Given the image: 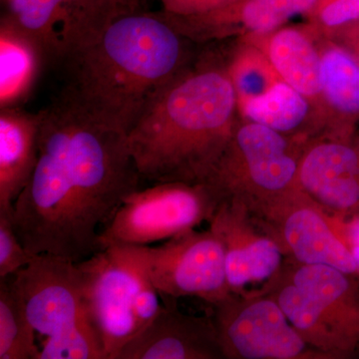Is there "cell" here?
I'll return each instance as SVG.
<instances>
[{"label":"cell","instance_id":"obj_1","mask_svg":"<svg viewBox=\"0 0 359 359\" xmlns=\"http://www.w3.org/2000/svg\"><path fill=\"white\" fill-rule=\"evenodd\" d=\"M40 116L39 159L14 203V230L32 254L79 263L101 250L99 226L138 190L140 175L127 134L63 92Z\"/></svg>","mask_w":359,"mask_h":359},{"label":"cell","instance_id":"obj_2","mask_svg":"<svg viewBox=\"0 0 359 359\" xmlns=\"http://www.w3.org/2000/svg\"><path fill=\"white\" fill-rule=\"evenodd\" d=\"M238 119L226 65L205 58L186 66L149 101L127 134L140 178L205 185Z\"/></svg>","mask_w":359,"mask_h":359},{"label":"cell","instance_id":"obj_3","mask_svg":"<svg viewBox=\"0 0 359 359\" xmlns=\"http://www.w3.org/2000/svg\"><path fill=\"white\" fill-rule=\"evenodd\" d=\"M164 13H123L65 63L63 93L99 121L128 134L149 101L188 62L186 42Z\"/></svg>","mask_w":359,"mask_h":359},{"label":"cell","instance_id":"obj_4","mask_svg":"<svg viewBox=\"0 0 359 359\" xmlns=\"http://www.w3.org/2000/svg\"><path fill=\"white\" fill-rule=\"evenodd\" d=\"M306 141L240 118L205 186L219 201L238 200L255 211L301 189L299 165Z\"/></svg>","mask_w":359,"mask_h":359},{"label":"cell","instance_id":"obj_5","mask_svg":"<svg viewBox=\"0 0 359 359\" xmlns=\"http://www.w3.org/2000/svg\"><path fill=\"white\" fill-rule=\"evenodd\" d=\"M218 196L205 185L156 183L125 198L99 233L101 250L165 242L209 222Z\"/></svg>","mask_w":359,"mask_h":359},{"label":"cell","instance_id":"obj_6","mask_svg":"<svg viewBox=\"0 0 359 359\" xmlns=\"http://www.w3.org/2000/svg\"><path fill=\"white\" fill-rule=\"evenodd\" d=\"M125 248L160 295L195 297L215 306L231 294L223 245L210 229H193L156 247Z\"/></svg>","mask_w":359,"mask_h":359},{"label":"cell","instance_id":"obj_7","mask_svg":"<svg viewBox=\"0 0 359 359\" xmlns=\"http://www.w3.org/2000/svg\"><path fill=\"white\" fill-rule=\"evenodd\" d=\"M212 306L224 358L330 359L304 341L271 295L231 292Z\"/></svg>","mask_w":359,"mask_h":359},{"label":"cell","instance_id":"obj_8","mask_svg":"<svg viewBox=\"0 0 359 359\" xmlns=\"http://www.w3.org/2000/svg\"><path fill=\"white\" fill-rule=\"evenodd\" d=\"M4 20L39 48L42 58L65 65L98 39L120 14L118 0H4Z\"/></svg>","mask_w":359,"mask_h":359},{"label":"cell","instance_id":"obj_9","mask_svg":"<svg viewBox=\"0 0 359 359\" xmlns=\"http://www.w3.org/2000/svg\"><path fill=\"white\" fill-rule=\"evenodd\" d=\"M85 299L92 325L102 339L108 359L140 332L136 304L148 280L125 247H111L79 262Z\"/></svg>","mask_w":359,"mask_h":359},{"label":"cell","instance_id":"obj_10","mask_svg":"<svg viewBox=\"0 0 359 359\" xmlns=\"http://www.w3.org/2000/svg\"><path fill=\"white\" fill-rule=\"evenodd\" d=\"M250 212L287 259L327 264L356 276L353 257L335 231L332 217L302 189Z\"/></svg>","mask_w":359,"mask_h":359},{"label":"cell","instance_id":"obj_11","mask_svg":"<svg viewBox=\"0 0 359 359\" xmlns=\"http://www.w3.org/2000/svg\"><path fill=\"white\" fill-rule=\"evenodd\" d=\"M8 283L30 325L46 339L90 320L83 271L78 263L36 255Z\"/></svg>","mask_w":359,"mask_h":359},{"label":"cell","instance_id":"obj_12","mask_svg":"<svg viewBox=\"0 0 359 359\" xmlns=\"http://www.w3.org/2000/svg\"><path fill=\"white\" fill-rule=\"evenodd\" d=\"M208 223L223 245L226 280L233 294H242L252 283H266L282 268V250L244 203L219 201Z\"/></svg>","mask_w":359,"mask_h":359},{"label":"cell","instance_id":"obj_13","mask_svg":"<svg viewBox=\"0 0 359 359\" xmlns=\"http://www.w3.org/2000/svg\"><path fill=\"white\" fill-rule=\"evenodd\" d=\"M299 185L332 216L358 215L359 130L353 138L323 135L306 141Z\"/></svg>","mask_w":359,"mask_h":359},{"label":"cell","instance_id":"obj_14","mask_svg":"<svg viewBox=\"0 0 359 359\" xmlns=\"http://www.w3.org/2000/svg\"><path fill=\"white\" fill-rule=\"evenodd\" d=\"M169 301L116 359H223L214 318L182 313Z\"/></svg>","mask_w":359,"mask_h":359},{"label":"cell","instance_id":"obj_15","mask_svg":"<svg viewBox=\"0 0 359 359\" xmlns=\"http://www.w3.org/2000/svg\"><path fill=\"white\" fill-rule=\"evenodd\" d=\"M164 14L182 36L196 42L266 34L294 16L290 0H237L200 15Z\"/></svg>","mask_w":359,"mask_h":359},{"label":"cell","instance_id":"obj_16","mask_svg":"<svg viewBox=\"0 0 359 359\" xmlns=\"http://www.w3.org/2000/svg\"><path fill=\"white\" fill-rule=\"evenodd\" d=\"M316 39L318 32L306 22L282 26L266 34L250 35L240 40L263 52L283 81L308 99L316 110L323 134L320 120L321 58Z\"/></svg>","mask_w":359,"mask_h":359},{"label":"cell","instance_id":"obj_17","mask_svg":"<svg viewBox=\"0 0 359 359\" xmlns=\"http://www.w3.org/2000/svg\"><path fill=\"white\" fill-rule=\"evenodd\" d=\"M316 40L321 58V136L353 138L359 130V63L334 40L318 32Z\"/></svg>","mask_w":359,"mask_h":359},{"label":"cell","instance_id":"obj_18","mask_svg":"<svg viewBox=\"0 0 359 359\" xmlns=\"http://www.w3.org/2000/svg\"><path fill=\"white\" fill-rule=\"evenodd\" d=\"M257 290L278 302L292 327L309 346L330 359L358 355V344L347 337L311 297L292 283L283 268Z\"/></svg>","mask_w":359,"mask_h":359},{"label":"cell","instance_id":"obj_19","mask_svg":"<svg viewBox=\"0 0 359 359\" xmlns=\"http://www.w3.org/2000/svg\"><path fill=\"white\" fill-rule=\"evenodd\" d=\"M40 112L18 107L0 112V211L13 212L36 166L39 152Z\"/></svg>","mask_w":359,"mask_h":359},{"label":"cell","instance_id":"obj_20","mask_svg":"<svg viewBox=\"0 0 359 359\" xmlns=\"http://www.w3.org/2000/svg\"><path fill=\"white\" fill-rule=\"evenodd\" d=\"M292 283L306 292L359 346V278L327 264L287 259L282 266Z\"/></svg>","mask_w":359,"mask_h":359},{"label":"cell","instance_id":"obj_21","mask_svg":"<svg viewBox=\"0 0 359 359\" xmlns=\"http://www.w3.org/2000/svg\"><path fill=\"white\" fill-rule=\"evenodd\" d=\"M238 110L241 119L264 125L287 136L309 140L321 135L313 106L283 81L264 95L241 104Z\"/></svg>","mask_w":359,"mask_h":359},{"label":"cell","instance_id":"obj_22","mask_svg":"<svg viewBox=\"0 0 359 359\" xmlns=\"http://www.w3.org/2000/svg\"><path fill=\"white\" fill-rule=\"evenodd\" d=\"M41 53L32 40L1 18L0 26V105L16 107L36 77Z\"/></svg>","mask_w":359,"mask_h":359},{"label":"cell","instance_id":"obj_23","mask_svg":"<svg viewBox=\"0 0 359 359\" xmlns=\"http://www.w3.org/2000/svg\"><path fill=\"white\" fill-rule=\"evenodd\" d=\"M226 65L238 106L264 95L283 82L266 55L254 45L241 41Z\"/></svg>","mask_w":359,"mask_h":359},{"label":"cell","instance_id":"obj_24","mask_svg":"<svg viewBox=\"0 0 359 359\" xmlns=\"http://www.w3.org/2000/svg\"><path fill=\"white\" fill-rule=\"evenodd\" d=\"M9 283H0V359H39L40 348Z\"/></svg>","mask_w":359,"mask_h":359},{"label":"cell","instance_id":"obj_25","mask_svg":"<svg viewBox=\"0 0 359 359\" xmlns=\"http://www.w3.org/2000/svg\"><path fill=\"white\" fill-rule=\"evenodd\" d=\"M39 359H108V355L95 327L87 320L63 334L47 337Z\"/></svg>","mask_w":359,"mask_h":359},{"label":"cell","instance_id":"obj_26","mask_svg":"<svg viewBox=\"0 0 359 359\" xmlns=\"http://www.w3.org/2000/svg\"><path fill=\"white\" fill-rule=\"evenodd\" d=\"M304 18L320 34L327 35L359 20V0H318Z\"/></svg>","mask_w":359,"mask_h":359},{"label":"cell","instance_id":"obj_27","mask_svg":"<svg viewBox=\"0 0 359 359\" xmlns=\"http://www.w3.org/2000/svg\"><path fill=\"white\" fill-rule=\"evenodd\" d=\"M35 256L20 242L14 230L11 212L0 211V280L13 276Z\"/></svg>","mask_w":359,"mask_h":359},{"label":"cell","instance_id":"obj_28","mask_svg":"<svg viewBox=\"0 0 359 359\" xmlns=\"http://www.w3.org/2000/svg\"><path fill=\"white\" fill-rule=\"evenodd\" d=\"M237 0H161L164 11L178 16L211 13Z\"/></svg>","mask_w":359,"mask_h":359},{"label":"cell","instance_id":"obj_29","mask_svg":"<svg viewBox=\"0 0 359 359\" xmlns=\"http://www.w3.org/2000/svg\"><path fill=\"white\" fill-rule=\"evenodd\" d=\"M330 217L335 231L353 257L356 276L359 278V214L349 217L330 215Z\"/></svg>","mask_w":359,"mask_h":359},{"label":"cell","instance_id":"obj_30","mask_svg":"<svg viewBox=\"0 0 359 359\" xmlns=\"http://www.w3.org/2000/svg\"><path fill=\"white\" fill-rule=\"evenodd\" d=\"M323 36L334 40L337 43L346 47L359 63V20Z\"/></svg>","mask_w":359,"mask_h":359},{"label":"cell","instance_id":"obj_31","mask_svg":"<svg viewBox=\"0 0 359 359\" xmlns=\"http://www.w3.org/2000/svg\"><path fill=\"white\" fill-rule=\"evenodd\" d=\"M144 0H118L123 13H133L142 11Z\"/></svg>","mask_w":359,"mask_h":359}]
</instances>
